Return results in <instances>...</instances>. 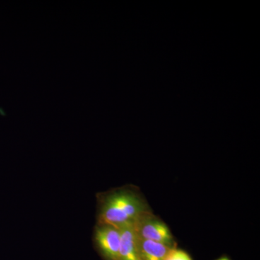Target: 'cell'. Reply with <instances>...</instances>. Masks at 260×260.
I'll return each instance as SVG.
<instances>
[{
	"label": "cell",
	"mask_w": 260,
	"mask_h": 260,
	"mask_svg": "<svg viewBox=\"0 0 260 260\" xmlns=\"http://www.w3.org/2000/svg\"><path fill=\"white\" fill-rule=\"evenodd\" d=\"M118 260H142L138 249V237L134 223L121 225Z\"/></svg>",
	"instance_id": "cell-4"
},
{
	"label": "cell",
	"mask_w": 260,
	"mask_h": 260,
	"mask_svg": "<svg viewBox=\"0 0 260 260\" xmlns=\"http://www.w3.org/2000/svg\"><path fill=\"white\" fill-rule=\"evenodd\" d=\"M135 231L138 237L153 241L172 248L174 239L169 228L164 222L154 216L151 212L142 215L134 222Z\"/></svg>",
	"instance_id": "cell-2"
},
{
	"label": "cell",
	"mask_w": 260,
	"mask_h": 260,
	"mask_svg": "<svg viewBox=\"0 0 260 260\" xmlns=\"http://www.w3.org/2000/svg\"><path fill=\"white\" fill-rule=\"evenodd\" d=\"M217 260H230V259H228V258H226V257H222V258H220V259H218Z\"/></svg>",
	"instance_id": "cell-7"
},
{
	"label": "cell",
	"mask_w": 260,
	"mask_h": 260,
	"mask_svg": "<svg viewBox=\"0 0 260 260\" xmlns=\"http://www.w3.org/2000/svg\"><path fill=\"white\" fill-rule=\"evenodd\" d=\"M148 206L138 194L130 191H120L109 195L103 203L99 225L118 228L134 223L148 213Z\"/></svg>",
	"instance_id": "cell-1"
},
{
	"label": "cell",
	"mask_w": 260,
	"mask_h": 260,
	"mask_svg": "<svg viewBox=\"0 0 260 260\" xmlns=\"http://www.w3.org/2000/svg\"><path fill=\"white\" fill-rule=\"evenodd\" d=\"M138 249L142 260H164L172 248L161 243L138 237Z\"/></svg>",
	"instance_id": "cell-5"
},
{
	"label": "cell",
	"mask_w": 260,
	"mask_h": 260,
	"mask_svg": "<svg viewBox=\"0 0 260 260\" xmlns=\"http://www.w3.org/2000/svg\"><path fill=\"white\" fill-rule=\"evenodd\" d=\"M95 242L104 255L109 260L119 259L120 230L108 225H99L95 234Z\"/></svg>",
	"instance_id": "cell-3"
},
{
	"label": "cell",
	"mask_w": 260,
	"mask_h": 260,
	"mask_svg": "<svg viewBox=\"0 0 260 260\" xmlns=\"http://www.w3.org/2000/svg\"><path fill=\"white\" fill-rule=\"evenodd\" d=\"M164 260H192L190 256L184 251L180 249H172L169 250Z\"/></svg>",
	"instance_id": "cell-6"
}]
</instances>
